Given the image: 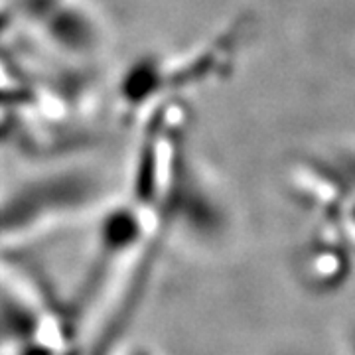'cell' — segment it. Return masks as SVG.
Wrapping results in <instances>:
<instances>
[{"instance_id": "4", "label": "cell", "mask_w": 355, "mask_h": 355, "mask_svg": "<svg viewBox=\"0 0 355 355\" xmlns=\"http://www.w3.org/2000/svg\"><path fill=\"white\" fill-rule=\"evenodd\" d=\"M128 355H153V354H148V352H132V354H128Z\"/></svg>"}, {"instance_id": "1", "label": "cell", "mask_w": 355, "mask_h": 355, "mask_svg": "<svg viewBox=\"0 0 355 355\" xmlns=\"http://www.w3.org/2000/svg\"><path fill=\"white\" fill-rule=\"evenodd\" d=\"M251 20L239 18L200 48L176 60L142 55L128 65L116 85V105L125 123H142L146 114L184 91L207 87L233 73Z\"/></svg>"}, {"instance_id": "2", "label": "cell", "mask_w": 355, "mask_h": 355, "mask_svg": "<svg viewBox=\"0 0 355 355\" xmlns=\"http://www.w3.org/2000/svg\"><path fill=\"white\" fill-rule=\"evenodd\" d=\"M4 26L73 64H83L103 46L101 20L85 0H12L4 6Z\"/></svg>"}, {"instance_id": "3", "label": "cell", "mask_w": 355, "mask_h": 355, "mask_svg": "<svg viewBox=\"0 0 355 355\" xmlns=\"http://www.w3.org/2000/svg\"><path fill=\"white\" fill-rule=\"evenodd\" d=\"M99 196V182L77 170L22 180L4 202V239L22 241L55 221L81 216Z\"/></svg>"}]
</instances>
